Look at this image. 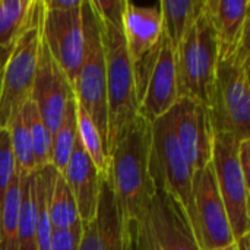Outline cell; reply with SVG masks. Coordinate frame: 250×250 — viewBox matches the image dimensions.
I'll return each mask as SVG.
<instances>
[{"mask_svg":"<svg viewBox=\"0 0 250 250\" xmlns=\"http://www.w3.org/2000/svg\"><path fill=\"white\" fill-rule=\"evenodd\" d=\"M100 18L105 59L108 132L107 152L125 127L138 116L133 63L123 34V13L127 0H91Z\"/></svg>","mask_w":250,"mask_h":250,"instance_id":"obj_1","label":"cell"},{"mask_svg":"<svg viewBox=\"0 0 250 250\" xmlns=\"http://www.w3.org/2000/svg\"><path fill=\"white\" fill-rule=\"evenodd\" d=\"M149 146L151 123L138 114L108 151V180L127 229L145 217L157 193L148 168Z\"/></svg>","mask_w":250,"mask_h":250,"instance_id":"obj_2","label":"cell"},{"mask_svg":"<svg viewBox=\"0 0 250 250\" xmlns=\"http://www.w3.org/2000/svg\"><path fill=\"white\" fill-rule=\"evenodd\" d=\"M250 47L243 42L233 54L218 59L208 114L214 135L250 139Z\"/></svg>","mask_w":250,"mask_h":250,"instance_id":"obj_3","label":"cell"},{"mask_svg":"<svg viewBox=\"0 0 250 250\" xmlns=\"http://www.w3.org/2000/svg\"><path fill=\"white\" fill-rule=\"evenodd\" d=\"M174 63L179 100L188 98L208 107L218 63V45L205 9L174 50Z\"/></svg>","mask_w":250,"mask_h":250,"instance_id":"obj_4","label":"cell"},{"mask_svg":"<svg viewBox=\"0 0 250 250\" xmlns=\"http://www.w3.org/2000/svg\"><path fill=\"white\" fill-rule=\"evenodd\" d=\"M81 12L83 26V59L73 82V92L78 104L89 114L107 146V79L100 18L92 7L91 0H82Z\"/></svg>","mask_w":250,"mask_h":250,"instance_id":"obj_5","label":"cell"},{"mask_svg":"<svg viewBox=\"0 0 250 250\" xmlns=\"http://www.w3.org/2000/svg\"><path fill=\"white\" fill-rule=\"evenodd\" d=\"M148 168L155 190L168 195L180 204L189 220L192 212L193 170L177 144L171 110L151 123Z\"/></svg>","mask_w":250,"mask_h":250,"instance_id":"obj_6","label":"cell"},{"mask_svg":"<svg viewBox=\"0 0 250 250\" xmlns=\"http://www.w3.org/2000/svg\"><path fill=\"white\" fill-rule=\"evenodd\" d=\"M130 250H201L185 209L157 192L145 217L129 227Z\"/></svg>","mask_w":250,"mask_h":250,"instance_id":"obj_7","label":"cell"},{"mask_svg":"<svg viewBox=\"0 0 250 250\" xmlns=\"http://www.w3.org/2000/svg\"><path fill=\"white\" fill-rule=\"evenodd\" d=\"M42 0L37 19L16 41L3 70L0 89V127L7 129L22 105L31 98L41 45Z\"/></svg>","mask_w":250,"mask_h":250,"instance_id":"obj_8","label":"cell"},{"mask_svg":"<svg viewBox=\"0 0 250 250\" xmlns=\"http://www.w3.org/2000/svg\"><path fill=\"white\" fill-rule=\"evenodd\" d=\"M239 144L240 141L231 135H214L211 158V167L234 240L250 233V188L239 164Z\"/></svg>","mask_w":250,"mask_h":250,"instance_id":"obj_9","label":"cell"},{"mask_svg":"<svg viewBox=\"0 0 250 250\" xmlns=\"http://www.w3.org/2000/svg\"><path fill=\"white\" fill-rule=\"evenodd\" d=\"M189 224L201 250L223 249L234 243L211 164L193 171Z\"/></svg>","mask_w":250,"mask_h":250,"instance_id":"obj_10","label":"cell"},{"mask_svg":"<svg viewBox=\"0 0 250 250\" xmlns=\"http://www.w3.org/2000/svg\"><path fill=\"white\" fill-rule=\"evenodd\" d=\"M81 4L70 9L44 7L41 34L53 59L72 86L83 59V26Z\"/></svg>","mask_w":250,"mask_h":250,"instance_id":"obj_11","label":"cell"},{"mask_svg":"<svg viewBox=\"0 0 250 250\" xmlns=\"http://www.w3.org/2000/svg\"><path fill=\"white\" fill-rule=\"evenodd\" d=\"M73 97L75 92L70 81L53 59L41 34L37 72L29 100L38 108L40 116L51 135L57 130L66 104Z\"/></svg>","mask_w":250,"mask_h":250,"instance_id":"obj_12","label":"cell"},{"mask_svg":"<svg viewBox=\"0 0 250 250\" xmlns=\"http://www.w3.org/2000/svg\"><path fill=\"white\" fill-rule=\"evenodd\" d=\"M173 130L177 144L193 171L211 164L214 130L208 108L188 98H180L171 108Z\"/></svg>","mask_w":250,"mask_h":250,"instance_id":"obj_13","label":"cell"},{"mask_svg":"<svg viewBox=\"0 0 250 250\" xmlns=\"http://www.w3.org/2000/svg\"><path fill=\"white\" fill-rule=\"evenodd\" d=\"M78 250H130L129 229L120 215L108 177L101 179L97 215L83 226Z\"/></svg>","mask_w":250,"mask_h":250,"instance_id":"obj_14","label":"cell"},{"mask_svg":"<svg viewBox=\"0 0 250 250\" xmlns=\"http://www.w3.org/2000/svg\"><path fill=\"white\" fill-rule=\"evenodd\" d=\"M177 101L179 95L176 82L174 48L163 35L157 64L151 73L144 97L139 101L138 114L146 122L152 123L158 117L167 114Z\"/></svg>","mask_w":250,"mask_h":250,"instance_id":"obj_15","label":"cell"},{"mask_svg":"<svg viewBox=\"0 0 250 250\" xmlns=\"http://www.w3.org/2000/svg\"><path fill=\"white\" fill-rule=\"evenodd\" d=\"M204 9L217 37L218 59L233 54L249 41V0H205Z\"/></svg>","mask_w":250,"mask_h":250,"instance_id":"obj_16","label":"cell"},{"mask_svg":"<svg viewBox=\"0 0 250 250\" xmlns=\"http://www.w3.org/2000/svg\"><path fill=\"white\" fill-rule=\"evenodd\" d=\"M60 174L66 180L75 198L81 223L83 226L89 224L97 215L101 190V177L98 174L97 167L82 148L79 139L76 141L72 155Z\"/></svg>","mask_w":250,"mask_h":250,"instance_id":"obj_17","label":"cell"},{"mask_svg":"<svg viewBox=\"0 0 250 250\" xmlns=\"http://www.w3.org/2000/svg\"><path fill=\"white\" fill-rule=\"evenodd\" d=\"M123 34L129 56L135 63L161 40L163 18L160 4L138 6L127 1L123 13Z\"/></svg>","mask_w":250,"mask_h":250,"instance_id":"obj_18","label":"cell"},{"mask_svg":"<svg viewBox=\"0 0 250 250\" xmlns=\"http://www.w3.org/2000/svg\"><path fill=\"white\" fill-rule=\"evenodd\" d=\"M163 35L176 50L204 10L205 0H161Z\"/></svg>","mask_w":250,"mask_h":250,"instance_id":"obj_19","label":"cell"},{"mask_svg":"<svg viewBox=\"0 0 250 250\" xmlns=\"http://www.w3.org/2000/svg\"><path fill=\"white\" fill-rule=\"evenodd\" d=\"M41 0H0V48L13 45L37 19Z\"/></svg>","mask_w":250,"mask_h":250,"instance_id":"obj_20","label":"cell"},{"mask_svg":"<svg viewBox=\"0 0 250 250\" xmlns=\"http://www.w3.org/2000/svg\"><path fill=\"white\" fill-rule=\"evenodd\" d=\"M47 204L53 230H66L81 224L75 198L59 171L48 190Z\"/></svg>","mask_w":250,"mask_h":250,"instance_id":"obj_21","label":"cell"},{"mask_svg":"<svg viewBox=\"0 0 250 250\" xmlns=\"http://www.w3.org/2000/svg\"><path fill=\"white\" fill-rule=\"evenodd\" d=\"M78 103L76 98H70L66 104L62 122L53 135L51 141V166L62 173L72 155L75 144L78 141Z\"/></svg>","mask_w":250,"mask_h":250,"instance_id":"obj_22","label":"cell"},{"mask_svg":"<svg viewBox=\"0 0 250 250\" xmlns=\"http://www.w3.org/2000/svg\"><path fill=\"white\" fill-rule=\"evenodd\" d=\"M19 250H37L35 171L21 176V205L18 215Z\"/></svg>","mask_w":250,"mask_h":250,"instance_id":"obj_23","label":"cell"},{"mask_svg":"<svg viewBox=\"0 0 250 250\" xmlns=\"http://www.w3.org/2000/svg\"><path fill=\"white\" fill-rule=\"evenodd\" d=\"M21 205V174L12 179L0 209V250H19L18 215Z\"/></svg>","mask_w":250,"mask_h":250,"instance_id":"obj_24","label":"cell"},{"mask_svg":"<svg viewBox=\"0 0 250 250\" xmlns=\"http://www.w3.org/2000/svg\"><path fill=\"white\" fill-rule=\"evenodd\" d=\"M21 116L25 122V126L29 132L31 142H32V149H34V161L37 170L47 167L51 164V141L53 135L48 132L45 123L42 122L38 108L35 104L28 100L22 108H21Z\"/></svg>","mask_w":250,"mask_h":250,"instance_id":"obj_25","label":"cell"},{"mask_svg":"<svg viewBox=\"0 0 250 250\" xmlns=\"http://www.w3.org/2000/svg\"><path fill=\"white\" fill-rule=\"evenodd\" d=\"M78 103V101H76ZM78 111V139L94 163V166L98 170V174L101 179L108 177V154H107V146L94 125L92 119L89 114L78 104L76 107Z\"/></svg>","mask_w":250,"mask_h":250,"instance_id":"obj_26","label":"cell"},{"mask_svg":"<svg viewBox=\"0 0 250 250\" xmlns=\"http://www.w3.org/2000/svg\"><path fill=\"white\" fill-rule=\"evenodd\" d=\"M9 133H10V142H12V151L16 161V171L21 176H28L37 170L35 161H34V149L29 132L25 126V122L18 113L12 123L9 125Z\"/></svg>","mask_w":250,"mask_h":250,"instance_id":"obj_27","label":"cell"},{"mask_svg":"<svg viewBox=\"0 0 250 250\" xmlns=\"http://www.w3.org/2000/svg\"><path fill=\"white\" fill-rule=\"evenodd\" d=\"M16 174V161L12 151L9 129L0 127V201Z\"/></svg>","mask_w":250,"mask_h":250,"instance_id":"obj_28","label":"cell"},{"mask_svg":"<svg viewBox=\"0 0 250 250\" xmlns=\"http://www.w3.org/2000/svg\"><path fill=\"white\" fill-rule=\"evenodd\" d=\"M82 223L66 230H53L50 250H78L82 237Z\"/></svg>","mask_w":250,"mask_h":250,"instance_id":"obj_29","label":"cell"},{"mask_svg":"<svg viewBox=\"0 0 250 250\" xmlns=\"http://www.w3.org/2000/svg\"><path fill=\"white\" fill-rule=\"evenodd\" d=\"M237 158H239V164L242 168V173L245 176V179L249 182L250 174V139L240 141L239 144V149H237Z\"/></svg>","mask_w":250,"mask_h":250,"instance_id":"obj_30","label":"cell"},{"mask_svg":"<svg viewBox=\"0 0 250 250\" xmlns=\"http://www.w3.org/2000/svg\"><path fill=\"white\" fill-rule=\"evenodd\" d=\"M15 44H16V42H15ZM15 44H13V45H9V47H1V48H0V89H1L3 70H4L6 62H7V59H9V56H10V53H12L13 47H15Z\"/></svg>","mask_w":250,"mask_h":250,"instance_id":"obj_31","label":"cell"},{"mask_svg":"<svg viewBox=\"0 0 250 250\" xmlns=\"http://www.w3.org/2000/svg\"><path fill=\"white\" fill-rule=\"evenodd\" d=\"M249 240H250V233L249 234H245L239 239L234 240V245H236V250H249Z\"/></svg>","mask_w":250,"mask_h":250,"instance_id":"obj_32","label":"cell"},{"mask_svg":"<svg viewBox=\"0 0 250 250\" xmlns=\"http://www.w3.org/2000/svg\"><path fill=\"white\" fill-rule=\"evenodd\" d=\"M217 250H236V245L233 243V245H230V246H227V248H223V249H217Z\"/></svg>","mask_w":250,"mask_h":250,"instance_id":"obj_33","label":"cell"},{"mask_svg":"<svg viewBox=\"0 0 250 250\" xmlns=\"http://www.w3.org/2000/svg\"><path fill=\"white\" fill-rule=\"evenodd\" d=\"M0 209H1V201H0Z\"/></svg>","mask_w":250,"mask_h":250,"instance_id":"obj_34","label":"cell"}]
</instances>
